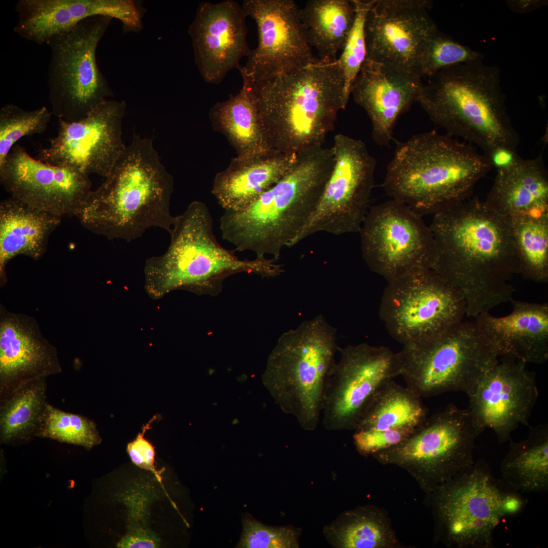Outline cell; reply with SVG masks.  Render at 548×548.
<instances>
[{
  "label": "cell",
  "instance_id": "1",
  "mask_svg": "<svg viewBox=\"0 0 548 548\" xmlns=\"http://www.w3.org/2000/svg\"><path fill=\"white\" fill-rule=\"evenodd\" d=\"M429 227L437 251L432 269L461 291L466 317L513 299L509 281L519 262L508 218L472 198L434 214Z\"/></svg>",
  "mask_w": 548,
  "mask_h": 548
},
{
  "label": "cell",
  "instance_id": "2",
  "mask_svg": "<svg viewBox=\"0 0 548 548\" xmlns=\"http://www.w3.org/2000/svg\"><path fill=\"white\" fill-rule=\"evenodd\" d=\"M105 178L77 217L84 227L127 242L153 227L171 232L176 220L170 212L174 179L151 139L134 133Z\"/></svg>",
  "mask_w": 548,
  "mask_h": 548
},
{
  "label": "cell",
  "instance_id": "3",
  "mask_svg": "<svg viewBox=\"0 0 548 548\" xmlns=\"http://www.w3.org/2000/svg\"><path fill=\"white\" fill-rule=\"evenodd\" d=\"M252 89L258 120L273 152L298 154L323 146L348 101L337 63L317 61L258 83Z\"/></svg>",
  "mask_w": 548,
  "mask_h": 548
},
{
  "label": "cell",
  "instance_id": "4",
  "mask_svg": "<svg viewBox=\"0 0 548 548\" xmlns=\"http://www.w3.org/2000/svg\"><path fill=\"white\" fill-rule=\"evenodd\" d=\"M491 169L474 146L434 130L397 142L383 186L421 216L434 215L470 198Z\"/></svg>",
  "mask_w": 548,
  "mask_h": 548
},
{
  "label": "cell",
  "instance_id": "5",
  "mask_svg": "<svg viewBox=\"0 0 548 548\" xmlns=\"http://www.w3.org/2000/svg\"><path fill=\"white\" fill-rule=\"evenodd\" d=\"M334 164L332 148L323 146L298 155L290 170L243 210H225L222 237L239 251L278 260L316 209Z\"/></svg>",
  "mask_w": 548,
  "mask_h": 548
},
{
  "label": "cell",
  "instance_id": "6",
  "mask_svg": "<svg viewBox=\"0 0 548 548\" xmlns=\"http://www.w3.org/2000/svg\"><path fill=\"white\" fill-rule=\"evenodd\" d=\"M166 252L146 261L145 288L150 296L160 297L171 291L185 289L200 294L216 296L228 277L240 272L263 278L284 272L277 260L256 258L241 259L234 250L224 248L213 232V221L207 204L191 202L176 216Z\"/></svg>",
  "mask_w": 548,
  "mask_h": 548
},
{
  "label": "cell",
  "instance_id": "7",
  "mask_svg": "<svg viewBox=\"0 0 548 548\" xmlns=\"http://www.w3.org/2000/svg\"><path fill=\"white\" fill-rule=\"evenodd\" d=\"M417 102L446 133L477 146L484 154L519 144L497 66L482 61L444 68L423 83Z\"/></svg>",
  "mask_w": 548,
  "mask_h": 548
},
{
  "label": "cell",
  "instance_id": "8",
  "mask_svg": "<svg viewBox=\"0 0 548 548\" xmlns=\"http://www.w3.org/2000/svg\"><path fill=\"white\" fill-rule=\"evenodd\" d=\"M336 329L322 315L284 333L268 356L263 383L282 410L313 431L326 379L335 364Z\"/></svg>",
  "mask_w": 548,
  "mask_h": 548
},
{
  "label": "cell",
  "instance_id": "9",
  "mask_svg": "<svg viewBox=\"0 0 548 548\" xmlns=\"http://www.w3.org/2000/svg\"><path fill=\"white\" fill-rule=\"evenodd\" d=\"M435 542L448 547L491 548L505 516L517 513L526 500L496 479L484 459L474 462L426 494Z\"/></svg>",
  "mask_w": 548,
  "mask_h": 548
},
{
  "label": "cell",
  "instance_id": "10",
  "mask_svg": "<svg viewBox=\"0 0 548 548\" xmlns=\"http://www.w3.org/2000/svg\"><path fill=\"white\" fill-rule=\"evenodd\" d=\"M398 353L406 387L421 398L450 391L470 396L500 358L475 321L465 320L437 335L403 345Z\"/></svg>",
  "mask_w": 548,
  "mask_h": 548
},
{
  "label": "cell",
  "instance_id": "11",
  "mask_svg": "<svg viewBox=\"0 0 548 548\" xmlns=\"http://www.w3.org/2000/svg\"><path fill=\"white\" fill-rule=\"evenodd\" d=\"M484 431L469 408L449 404L407 438L372 456L405 470L426 494L474 462L475 441Z\"/></svg>",
  "mask_w": 548,
  "mask_h": 548
},
{
  "label": "cell",
  "instance_id": "12",
  "mask_svg": "<svg viewBox=\"0 0 548 548\" xmlns=\"http://www.w3.org/2000/svg\"><path fill=\"white\" fill-rule=\"evenodd\" d=\"M112 19L88 17L47 44L51 50L49 96L52 113L58 119L81 120L112 95L96 58L97 46Z\"/></svg>",
  "mask_w": 548,
  "mask_h": 548
},
{
  "label": "cell",
  "instance_id": "13",
  "mask_svg": "<svg viewBox=\"0 0 548 548\" xmlns=\"http://www.w3.org/2000/svg\"><path fill=\"white\" fill-rule=\"evenodd\" d=\"M461 291L431 269L388 282L379 316L390 335L402 345L441 333L465 320Z\"/></svg>",
  "mask_w": 548,
  "mask_h": 548
},
{
  "label": "cell",
  "instance_id": "14",
  "mask_svg": "<svg viewBox=\"0 0 548 548\" xmlns=\"http://www.w3.org/2000/svg\"><path fill=\"white\" fill-rule=\"evenodd\" d=\"M422 217L393 199L368 209L359 231L362 255L388 282L433 268L436 244Z\"/></svg>",
  "mask_w": 548,
  "mask_h": 548
},
{
  "label": "cell",
  "instance_id": "15",
  "mask_svg": "<svg viewBox=\"0 0 548 548\" xmlns=\"http://www.w3.org/2000/svg\"><path fill=\"white\" fill-rule=\"evenodd\" d=\"M333 167L318 204L291 247L318 232H359L374 183L375 159L363 142L339 133L332 147Z\"/></svg>",
  "mask_w": 548,
  "mask_h": 548
},
{
  "label": "cell",
  "instance_id": "16",
  "mask_svg": "<svg viewBox=\"0 0 548 548\" xmlns=\"http://www.w3.org/2000/svg\"><path fill=\"white\" fill-rule=\"evenodd\" d=\"M325 384L321 414L328 430H354L365 407L386 382L401 375L398 353L366 343L338 348Z\"/></svg>",
  "mask_w": 548,
  "mask_h": 548
},
{
  "label": "cell",
  "instance_id": "17",
  "mask_svg": "<svg viewBox=\"0 0 548 548\" xmlns=\"http://www.w3.org/2000/svg\"><path fill=\"white\" fill-rule=\"evenodd\" d=\"M125 108L124 101L107 99L79 121L58 119L57 135L36 158L105 178L126 146L122 140Z\"/></svg>",
  "mask_w": 548,
  "mask_h": 548
},
{
  "label": "cell",
  "instance_id": "18",
  "mask_svg": "<svg viewBox=\"0 0 548 548\" xmlns=\"http://www.w3.org/2000/svg\"><path fill=\"white\" fill-rule=\"evenodd\" d=\"M242 7L255 21L258 45L243 66L254 83L309 65L314 56L293 0H244Z\"/></svg>",
  "mask_w": 548,
  "mask_h": 548
},
{
  "label": "cell",
  "instance_id": "19",
  "mask_svg": "<svg viewBox=\"0 0 548 548\" xmlns=\"http://www.w3.org/2000/svg\"><path fill=\"white\" fill-rule=\"evenodd\" d=\"M432 6L428 0H373L364 20L365 59L420 75L425 47L439 30Z\"/></svg>",
  "mask_w": 548,
  "mask_h": 548
},
{
  "label": "cell",
  "instance_id": "20",
  "mask_svg": "<svg viewBox=\"0 0 548 548\" xmlns=\"http://www.w3.org/2000/svg\"><path fill=\"white\" fill-rule=\"evenodd\" d=\"M0 180L11 196L60 217H78L92 191L88 175L33 158L19 145L0 167Z\"/></svg>",
  "mask_w": 548,
  "mask_h": 548
},
{
  "label": "cell",
  "instance_id": "21",
  "mask_svg": "<svg viewBox=\"0 0 548 548\" xmlns=\"http://www.w3.org/2000/svg\"><path fill=\"white\" fill-rule=\"evenodd\" d=\"M526 363L502 357L480 381L469 396V407L484 430L491 429L500 443L509 440L520 425L529 426L538 391L535 374Z\"/></svg>",
  "mask_w": 548,
  "mask_h": 548
},
{
  "label": "cell",
  "instance_id": "22",
  "mask_svg": "<svg viewBox=\"0 0 548 548\" xmlns=\"http://www.w3.org/2000/svg\"><path fill=\"white\" fill-rule=\"evenodd\" d=\"M246 17L242 6L233 0L198 4L188 31L195 64L206 82L219 84L248 55Z\"/></svg>",
  "mask_w": 548,
  "mask_h": 548
},
{
  "label": "cell",
  "instance_id": "23",
  "mask_svg": "<svg viewBox=\"0 0 548 548\" xmlns=\"http://www.w3.org/2000/svg\"><path fill=\"white\" fill-rule=\"evenodd\" d=\"M56 348L32 317L0 304V400L22 386L62 372Z\"/></svg>",
  "mask_w": 548,
  "mask_h": 548
},
{
  "label": "cell",
  "instance_id": "24",
  "mask_svg": "<svg viewBox=\"0 0 548 548\" xmlns=\"http://www.w3.org/2000/svg\"><path fill=\"white\" fill-rule=\"evenodd\" d=\"M418 74L365 59L353 83L351 94L372 124V135L389 147L397 119L417 102L423 83Z\"/></svg>",
  "mask_w": 548,
  "mask_h": 548
},
{
  "label": "cell",
  "instance_id": "25",
  "mask_svg": "<svg viewBox=\"0 0 548 548\" xmlns=\"http://www.w3.org/2000/svg\"><path fill=\"white\" fill-rule=\"evenodd\" d=\"M14 31L39 45L47 44L54 36L67 31L88 17L103 16L120 20L124 28H137L142 18L131 0H19Z\"/></svg>",
  "mask_w": 548,
  "mask_h": 548
},
{
  "label": "cell",
  "instance_id": "26",
  "mask_svg": "<svg viewBox=\"0 0 548 548\" xmlns=\"http://www.w3.org/2000/svg\"><path fill=\"white\" fill-rule=\"evenodd\" d=\"M511 313L497 317L490 312L474 321L494 345L500 357L526 364H542L548 359V304L511 299Z\"/></svg>",
  "mask_w": 548,
  "mask_h": 548
},
{
  "label": "cell",
  "instance_id": "27",
  "mask_svg": "<svg viewBox=\"0 0 548 548\" xmlns=\"http://www.w3.org/2000/svg\"><path fill=\"white\" fill-rule=\"evenodd\" d=\"M298 154L272 152L246 158L235 157L216 175L212 193L225 210H243L290 170Z\"/></svg>",
  "mask_w": 548,
  "mask_h": 548
},
{
  "label": "cell",
  "instance_id": "28",
  "mask_svg": "<svg viewBox=\"0 0 548 548\" xmlns=\"http://www.w3.org/2000/svg\"><path fill=\"white\" fill-rule=\"evenodd\" d=\"M484 201L508 219L548 214V173L543 153L522 158L511 168L496 172Z\"/></svg>",
  "mask_w": 548,
  "mask_h": 548
},
{
  "label": "cell",
  "instance_id": "29",
  "mask_svg": "<svg viewBox=\"0 0 548 548\" xmlns=\"http://www.w3.org/2000/svg\"><path fill=\"white\" fill-rule=\"evenodd\" d=\"M61 218L11 196L1 202V287L7 283L6 267L12 258L24 255L38 260L43 256Z\"/></svg>",
  "mask_w": 548,
  "mask_h": 548
},
{
  "label": "cell",
  "instance_id": "30",
  "mask_svg": "<svg viewBox=\"0 0 548 548\" xmlns=\"http://www.w3.org/2000/svg\"><path fill=\"white\" fill-rule=\"evenodd\" d=\"M237 69L243 79L241 90L214 104L210 110V120L235 149L236 157L246 158L275 152L268 146L260 126L252 79L243 66Z\"/></svg>",
  "mask_w": 548,
  "mask_h": 548
},
{
  "label": "cell",
  "instance_id": "31",
  "mask_svg": "<svg viewBox=\"0 0 548 548\" xmlns=\"http://www.w3.org/2000/svg\"><path fill=\"white\" fill-rule=\"evenodd\" d=\"M421 398L393 380L385 383L369 401L354 430L413 434L427 418Z\"/></svg>",
  "mask_w": 548,
  "mask_h": 548
},
{
  "label": "cell",
  "instance_id": "32",
  "mask_svg": "<svg viewBox=\"0 0 548 548\" xmlns=\"http://www.w3.org/2000/svg\"><path fill=\"white\" fill-rule=\"evenodd\" d=\"M300 18L309 43L322 62L337 61L353 26L354 0H311L300 9Z\"/></svg>",
  "mask_w": 548,
  "mask_h": 548
},
{
  "label": "cell",
  "instance_id": "33",
  "mask_svg": "<svg viewBox=\"0 0 548 548\" xmlns=\"http://www.w3.org/2000/svg\"><path fill=\"white\" fill-rule=\"evenodd\" d=\"M500 466L504 483L518 493L548 489V425L529 426L526 439L515 442Z\"/></svg>",
  "mask_w": 548,
  "mask_h": 548
},
{
  "label": "cell",
  "instance_id": "34",
  "mask_svg": "<svg viewBox=\"0 0 548 548\" xmlns=\"http://www.w3.org/2000/svg\"><path fill=\"white\" fill-rule=\"evenodd\" d=\"M46 378L30 382L0 400L1 442L37 436L48 403Z\"/></svg>",
  "mask_w": 548,
  "mask_h": 548
},
{
  "label": "cell",
  "instance_id": "35",
  "mask_svg": "<svg viewBox=\"0 0 548 548\" xmlns=\"http://www.w3.org/2000/svg\"><path fill=\"white\" fill-rule=\"evenodd\" d=\"M338 546L344 548H404L387 511L374 505L346 512L336 532Z\"/></svg>",
  "mask_w": 548,
  "mask_h": 548
},
{
  "label": "cell",
  "instance_id": "36",
  "mask_svg": "<svg viewBox=\"0 0 548 548\" xmlns=\"http://www.w3.org/2000/svg\"><path fill=\"white\" fill-rule=\"evenodd\" d=\"M519 262V273L533 282L548 281V214L509 219Z\"/></svg>",
  "mask_w": 548,
  "mask_h": 548
},
{
  "label": "cell",
  "instance_id": "37",
  "mask_svg": "<svg viewBox=\"0 0 548 548\" xmlns=\"http://www.w3.org/2000/svg\"><path fill=\"white\" fill-rule=\"evenodd\" d=\"M89 450L100 443L101 438L92 420L48 404L37 434Z\"/></svg>",
  "mask_w": 548,
  "mask_h": 548
},
{
  "label": "cell",
  "instance_id": "38",
  "mask_svg": "<svg viewBox=\"0 0 548 548\" xmlns=\"http://www.w3.org/2000/svg\"><path fill=\"white\" fill-rule=\"evenodd\" d=\"M52 112L44 106L25 110L12 104L0 110V167L14 147L23 136L44 132L50 122Z\"/></svg>",
  "mask_w": 548,
  "mask_h": 548
},
{
  "label": "cell",
  "instance_id": "39",
  "mask_svg": "<svg viewBox=\"0 0 548 548\" xmlns=\"http://www.w3.org/2000/svg\"><path fill=\"white\" fill-rule=\"evenodd\" d=\"M484 57L480 52L457 42L438 30L425 47L420 64V74L422 78H429L454 65L482 62Z\"/></svg>",
  "mask_w": 548,
  "mask_h": 548
},
{
  "label": "cell",
  "instance_id": "40",
  "mask_svg": "<svg viewBox=\"0 0 548 548\" xmlns=\"http://www.w3.org/2000/svg\"><path fill=\"white\" fill-rule=\"evenodd\" d=\"M356 7L354 23L348 39L337 59L344 80V92L348 101L352 88L366 57L364 33V20L373 0H354Z\"/></svg>",
  "mask_w": 548,
  "mask_h": 548
},
{
  "label": "cell",
  "instance_id": "41",
  "mask_svg": "<svg viewBox=\"0 0 548 548\" xmlns=\"http://www.w3.org/2000/svg\"><path fill=\"white\" fill-rule=\"evenodd\" d=\"M243 528L242 534L237 547H298L297 533L292 528L267 526L250 517L243 519Z\"/></svg>",
  "mask_w": 548,
  "mask_h": 548
},
{
  "label": "cell",
  "instance_id": "42",
  "mask_svg": "<svg viewBox=\"0 0 548 548\" xmlns=\"http://www.w3.org/2000/svg\"><path fill=\"white\" fill-rule=\"evenodd\" d=\"M157 419L154 416L147 423L144 425L142 432L127 446V453L132 462L138 466L152 471L160 481V476L154 466L155 450L152 444L144 438L146 431L150 428L151 424Z\"/></svg>",
  "mask_w": 548,
  "mask_h": 548
},
{
  "label": "cell",
  "instance_id": "43",
  "mask_svg": "<svg viewBox=\"0 0 548 548\" xmlns=\"http://www.w3.org/2000/svg\"><path fill=\"white\" fill-rule=\"evenodd\" d=\"M484 155L496 172L511 168L522 158L517 149L503 146L496 147Z\"/></svg>",
  "mask_w": 548,
  "mask_h": 548
},
{
  "label": "cell",
  "instance_id": "44",
  "mask_svg": "<svg viewBox=\"0 0 548 548\" xmlns=\"http://www.w3.org/2000/svg\"><path fill=\"white\" fill-rule=\"evenodd\" d=\"M158 541L149 531L130 532L117 544L118 547L152 548L156 547Z\"/></svg>",
  "mask_w": 548,
  "mask_h": 548
},
{
  "label": "cell",
  "instance_id": "45",
  "mask_svg": "<svg viewBox=\"0 0 548 548\" xmlns=\"http://www.w3.org/2000/svg\"><path fill=\"white\" fill-rule=\"evenodd\" d=\"M509 9L514 12L524 14L546 5V1L541 0H514L507 1Z\"/></svg>",
  "mask_w": 548,
  "mask_h": 548
}]
</instances>
